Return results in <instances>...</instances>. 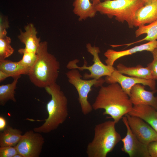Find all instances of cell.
<instances>
[{
  "label": "cell",
  "mask_w": 157,
  "mask_h": 157,
  "mask_svg": "<svg viewBox=\"0 0 157 157\" xmlns=\"http://www.w3.org/2000/svg\"><path fill=\"white\" fill-rule=\"evenodd\" d=\"M100 87L92 105L93 110H104L103 115H109L117 123L133 109L129 97L117 83Z\"/></svg>",
  "instance_id": "cell-1"
},
{
  "label": "cell",
  "mask_w": 157,
  "mask_h": 157,
  "mask_svg": "<svg viewBox=\"0 0 157 157\" xmlns=\"http://www.w3.org/2000/svg\"><path fill=\"white\" fill-rule=\"evenodd\" d=\"M47 41L40 42L36 53L37 58L28 74L35 86L45 88L56 83L60 68V62L48 50Z\"/></svg>",
  "instance_id": "cell-2"
},
{
  "label": "cell",
  "mask_w": 157,
  "mask_h": 157,
  "mask_svg": "<svg viewBox=\"0 0 157 157\" xmlns=\"http://www.w3.org/2000/svg\"><path fill=\"white\" fill-rule=\"evenodd\" d=\"M51 96L46 105L47 118L41 126L33 128L39 133H48L56 129L67 119L68 115V100L60 86L56 83L44 88Z\"/></svg>",
  "instance_id": "cell-3"
},
{
  "label": "cell",
  "mask_w": 157,
  "mask_h": 157,
  "mask_svg": "<svg viewBox=\"0 0 157 157\" xmlns=\"http://www.w3.org/2000/svg\"><path fill=\"white\" fill-rule=\"evenodd\" d=\"M116 123L108 120L96 125L93 139L87 145L88 157H106L121 140L120 135L115 128Z\"/></svg>",
  "instance_id": "cell-4"
},
{
  "label": "cell",
  "mask_w": 157,
  "mask_h": 157,
  "mask_svg": "<svg viewBox=\"0 0 157 157\" xmlns=\"http://www.w3.org/2000/svg\"><path fill=\"white\" fill-rule=\"evenodd\" d=\"M144 5L142 0H105L95 6L97 12L110 18L123 23L126 21L133 28L134 17L136 11Z\"/></svg>",
  "instance_id": "cell-5"
},
{
  "label": "cell",
  "mask_w": 157,
  "mask_h": 157,
  "mask_svg": "<svg viewBox=\"0 0 157 157\" xmlns=\"http://www.w3.org/2000/svg\"><path fill=\"white\" fill-rule=\"evenodd\" d=\"M68 81L75 88L78 95V101L82 113L87 115L93 110L92 105L88 100V95L92 87L101 86L105 82L104 79H83V76L77 69H70L66 73Z\"/></svg>",
  "instance_id": "cell-6"
},
{
  "label": "cell",
  "mask_w": 157,
  "mask_h": 157,
  "mask_svg": "<svg viewBox=\"0 0 157 157\" xmlns=\"http://www.w3.org/2000/svg\"><path fill=\"white\" fill-rule=\"evenodd\" d=\"M86 47L88 52L93 56V64L87 66V62L84 60L83 65L79 67L77 64L79 60L76 59L68 62L66 65L67 68L70 70L77 69L80 71L88 70L90 74L85 73L84 74L83 77L84 79H99L103 76H110L115 68L113 66L105 65L101 62L99 55L100 52L99 47L95 45L92 46L90 43L87 44Z\"/></svg>",
  "instance_id": "cell-7"
},
{
  "label": "cell",
  "mask_w": 157,
  "mask_h": 157,
  "mask_svg": "<svg viewBox=\"0 0 157 157\" xmlns=\"http://www.w3.org/2000/svg\"><path fill=\"white\" fill-rule=\"evenodd\" d=\"M44 142V139L40 133L29 130L22 135L15 147L23 157H38Z\"/></svg>",
  "instance_id": "cell-8"
},
{
  "label": "cell",
  "mask_w": 157,
  "mask_h": 157,
  "mask_svg": "<svg viewBox=\"0 0 157 157\" xmlns=\"http://www.w3.org/2000/svg\"><path fill=\"white\" fill-rule=\"evenodd\" d=\"M122 118L127 129L126 135L121 140L123 143L122 148V151L130 157H150L148 145L140 141L133 134L129 126L126 116L124 115Z\"/></svg>",
  "instance_id": "cell-9"
},
{
  "label": "cell",
  "mask_w": 157,
  "mask_h": 157,
  "mask_svg": "<svg viewBox=\"0 0 157 157\" xmlns=\"http://www.w3.org/2000/svg\"><path fill=\"white\" fill-rule=\"evenodd\" d=\"M125 115L131 131L140 141L148 145L150 142L157 140V133L144 120L128 114Z\"/></svg>",
  "instance_id": "cell-10"
},
{
  "label": "cell",
  "mask_w": 157,
  "mask_h": 157,
  "mask_svg": "<svg viewBox=\"0 0 157 157\" xmlns=\"http://www.w3.org/2000/svg\"><path fill=\"white\" fill-rule=\"evenodd\" d=\"M104 79L105 82L108 84L119 83L129 96L132 88L137 84L147 85L153 91H156L155 80L126 76L118 72L115 69L110 76H106Z\"/></svg>",
  "instance_id": "cell-11"
},
{
  "label": "cell",
  "mask_w": 157,
  "mask_h": 157,
  "mask_svg": "<svg viewBox=\"0 0 157 157\" xmlns=\"http://www.w3.org/2000/svg\"><path fill=\"white\" fill-rule=\"evenodd\" d=\"M155 92L156 91H147L145 89L144 85L137 84L132 88L129 97L133 105H149L157 110V97L154 95Z\"/></svg>",
  "instance_id": "cell-12"
},
{
  "label": "cell",
  "mask_w": 157,
  "mask_h": 157,
  "mask_svg": "<svg viewBox=\"0 0 157 157\" xmlns=\"http://www.w3.org/2000/svg\"><path fill=\"white\" fill-rule=\"evenodd\" d=\"M157 48V40H155L125 50L117 51L109 49L104 53V56L107 58L105 62L106 65L113 66L115 61L122 57L144 51L152 52Z\"/></svg>",
  "instance_id": "cell-13"
},
{
  "label": "cell",
  "mask_w": 157,
  "mask_h": 157,
  "mask_svg": "<svg viewBox=\"0 0 157 157\" xmlns=\"http://www.w3.org/2000/svg\"><path fill=\"white\" fill-rule=\"evenodd\" d=\"M157 20V1L147 3L136 11L133 20L134 26L139 27Z\"/></svg>",
  "instance_id": "cell-14"
},
{
  "label": "cell",
  "mask_w": 157,
  "mask_h": 157,
  "mask_svg": "<svg viewBox=\"0 0 157 157\" xmlns=\"http://www.w3.org/2000/svg\"><path fill=\"white\" fill-rule=\"evenodd\" d=\"M24 32L21 31L18 38L24 44V50L30 53H36L39 46L40 38L37 36V32L34 25L30 23L24 27Z\"/></svg>",
  "instance_id": "cell-15"
},
{
  "label": "cell",
  "mask_w": 157,
  "mask_h": 157,
  "mask_svg": "<svg viewBox=\"0 0 157 157\" xmlns=\"http://www.w3.org/2000/svg\"><path fill=\"white\" fill-rule=\"evenodd\" d=\"M156 109L147 105H133L132 110L128 114L139 117L148 123L157 133V117Z\"/></svg>",
  "instance_id": "cell-16"
},
{
  "label": "cell",
  "mask_w": 157,
  "mask_h": 157,
  "mask_svg": "<svg viewBox=\"0 0 157 157\" xmlns=\"http://www.w3.org/2000/svg\"><path fill=\"white\" fill-rule=\"evenodd\" d=\"M73 6V12L78 17L80 21L94 17L97 12L95 6L90 0H74Z\"/></svg>",
  "instance_id": "cell-17"
},
{
  "label": "cell",
  "mask_w": 157,
  "mask_h": 157,
  "mask_svg": "<svg viewBox=\"0 0 157 157\" xmlns=\"http://www.w3.org/2000/svg\"><path fill=\"white\" fill-rule=\"evenodd\" d=\"M136 37L142 35L146 34L147 35L143 39L138 41L120 45H113V47L121 46H129L132 44L142 42L144 41H152L157 39V20L149 24L148 25H142L138 27V28L135 31Z\"/></svg>",
  "instance_id": "cell-18"
},
{
  "label": "cell",
  "mask_w": 157,
  "mask_h": 157,
  "mask_svg": "<svg viewBox=\"0 0 157 157\" xmlns=\"http://www.w3.org/2000/svg\"><path fill=\"white\" fill-rule=\"evenodd\" d=\"M30 69L26 67L19 62H15L7 59L0 60V70L15 78L21 75H28Z\"/></svg>",
  "instance_id": "cell-19"
},
{
  "label": "cell",
  "mask_w": 157,
  "mask_h": 157,
  "mask_svg": "<svg viewBox=\"0 0 157 157\" xmlns=\"http://www.w3.org/2000/svg\"><path fill=\"white\" fill-rule=\"evenodd\" d=\"M22 133L20 130L7 125L0 133V146H15L20 140Z\"/></svg>",
  "instance_id": "cell-20"
},
{
  "label": "cell",
  "mask_w": 157,
  "mask_h": 157,
  "mask_svg": "<svg viewBox=\"0 0 157 157\" xmlns=\"http://www.w3.org/2000/svg\"><path fill=\"white\" fill-rule=\"evenodd\" d=\"M117 68L118 72L122 74L143 79H154L151 72L148 67H144L138 65L136 67H127L121 63H119L117 65Z\"/></svg>",
  "instance_id": "cell-21"
},
{
  "label": "cell",
  "mask_w": 157,
  "mask_h": 157,
  "mask_svg": "<svg viewBox=\"0 0 157 157\" xmlns=\"http://www.w3.org/2000/svg\"><path fill=\"white\" fill-rule=\"evenodd\" d=\"M21 76L14 78L13 81L11 83L0 86V105L4 106L9 100L14 102L16 101L15 97V90L19 79Z\"/></svg>",
  "instance_id": "cell-22"
},
{
  "label": "cell",
  "mask_w": 157,
  "mask_h": 157,
  "mask_svg": "<svg viewBox=\"0 0 157 157\" xmlns=\"http://www.w3.org/2000/svg\"><path fill=\"white\" fill-rule=\"evenodd\" d=\"M11 42V38L7 36L0 38V60L5 59L13 53L14 50Z\"/></svg>",
  "instance_id": "cell-23"
},
{
  "label": "cell",
  "mask_w": 157,
  "mask_h": 157,
  "mask_svg": "<svg viewBox=\"0 0 157 157\" xmlns=\"http://www.w3.org/2000/svg\"><path fill=\"white\" fill-rule=\"evenodd\" d=\"M18 52L23 55L22 58L18 62L23 66L31 69L37 60V56L36 53L26 52L24 48L19 49Z\"/></svg>",
  "instance_id": "cell-24"
},
{
  "label": "cell",
  "mask_w": 157,
  "mask_h": 157,
  "mask_svg": "<svg viewBox=\"0 0 157 157\" xmlns=\"http://www.w3.org/2000/svg\"><path fill=\"white\" fill-rule=\"evenodd\" d=\"M18 153L15 146L0 147V157H14Z\"/></svg>",
  "instance_id": "cell-25"
},
{
  "label": "cell",
  "mask_w": 157,
  "mask_h": 157,
  "mask_svg": "<svg viewBox=\"0 0 157 157\" xmlns=\"http://www.w3.org/2000/svg\"><path fill=\"white\" fill-rule=\"evenodd\" d=\"M0 19V38H2L7 36L6 29L9 27V24L8 20L1 15Z\"/></svg>",
  "instance_id": "cell-26"
},
{
  "label": "cell",
  "mask_w": 157,
  "mask_h": 157,
  "mask_svg": "<svg viewBox=\"0 0 157 157\" xmlns=\"http://www.w3.org/2000/svg\"><path fill=\"white\" fill-rule=\"evenodd\" d=\"M147 147L150 157H157V140L150 142Z\"/></svg>",
  "instance_id": "cell-27"
},
{
  "label": "cell",
  "mask_w": 157,
  "mask_h": 157,
  "mask_svg": "<svg viewBox=\"0 0 157 157\" xmlns=\"http://www.w3.org/2000/svg\"><path fill=\"white\" fill-rule=\"evenodd\" d=\"M151 72L153 79H157V60L153 58V61L149 64L147 66Z\"/></svg>",
  "instance_id": "cell-28"
},
{
  "label": "cell",
  "mask_w": 157,
  "mask_h": 157,
  "mask_svg": "<svg viewBox=\"0 0 157 157\" xmlns=\"http://www.w3.org/2000/svg\"><path fill=\"white\" fill-rule=\"evenodd\" d=\"M6 121L5 118L2 116H0V131H3L6 127Z\"/></svg>",
  "instance_id": "cell-29"
},
{
  "label": "cell",
  "mask_w": 157,
  "mask_h": 157,
  "mask_svg": "<svg viewBox=\"0 0 157 157\" xmlns=\"http://www.w3.org/2000/svg\"><path fill=\"white\" fill-rule=\"evenodd\" d=\"M10 77L8 74L0 70V82H2L6 78Z\"/></svg>",
  "instance_id": "cell-30"
},
{
  "label": "cell",
  "mask_w": 157,
  "mask_h": 157,
  "mask_svg": "<svg viewBox=\"0 0 157 157\" xmlns=\"http://www.w3.org/2000/svg\"><path fill=\"white\" fill-rule=\"evenodd\" d=\"M153 58L157 60V48L155 49L152 52Z\"/></svg>",
  "instance_id": "cell-31"
},
{
  "label": "cell",
  "mask_w": 157,
  "mask_h": 157,
  "mask_svg": "<svg viewBox=\"0 0 157 157\" xmlns=\"http://www.w3.org/2000/svg\"><path fill=\"white\" fill-rule=\"evenodd\" d=\"M144 3V5L147 3H150L156 1L157 0H142Z\"/></svg>",
  "instance_id": "cell-32"
},
{
  "label": "cell",
  "mask_w": 157,
  "mask_h": 157,
  "mask_svg": "<svg viewBox=\"0 0 157 157\" xmlns=\"http://www.w3.org/2000/svg\"><path fill=\"white\" fill-rule=\"evenodd\" d=\"M91 1L92 3L95 6L101 2V0H91Z\"/></svg>",
  "instance_id": "cell-33"
},
{
  "label": "cell",
  "mask_w": 157,
  "mask_h": 157,
  "mask_svg": "<svg viewBox=\"0 0 157 157\" xmlns=\"http://www.w3.org/2000/svg\"><path fill=\"white\" fill-rule=\"evenodd\" d=\"M14 157H23V156L19 153L16 154Z\"/></svg>",
  "instance_id": "cell-34"
},
{
  "label": "cell",
  "mask_w": 157,
  "mask_h": 157,
  "mask_svg": "<svg viewBox=\"0 0 157 157\" xmlns=\"http://www.w3.org/2000/svg\"><path fill=\"white\" fill-rule=\"evenodd\" d=\"M156 115L157 117V111H156Z\"/></svg>",
  "instance_id": "cell-35"
}]
</instances>
